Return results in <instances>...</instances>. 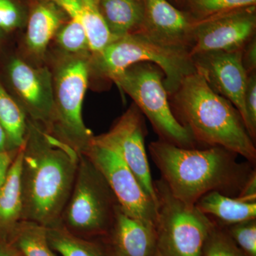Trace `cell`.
I'll list each match as a JSON object with an SVG mask.
<instances>
[{
  "mask_svg": "<svg viewBox=\"0 0 256 256\" xmlns=\"http://www.w3.org/2000/svg\"><path fill=\"white\" fill-rule=\"evenodd\" d=\"M4 34L2 32L0 31V44H1L2 40Z\"/></svg>",
  "mask_w": 256,
  "mask_h": 256,
  "instance_id": "35",
  "label": "cell"
},
{
  "mask_svg": "<svg viewBox=\"0 0 256 256\" xmlns=\"http://www.w3.org/2000/svg\"><path fill=\"white\" fill-rule=\"evenodd\" d=\"M228 235L246 256H256V220L229 226Z\"/></svg>",
  "mask_w": 256,
  "mask_h": 256,
  "instance_id": "27",
  "label": "cell"
},
{
  "mask_svg": "<svg viewBox=\"0 0 256 256\" xmlns=\"http://www.w3.org/2000/svg\"><path fill=\"white\" fill-rule=\"evenodd\" d=\"M256 0H188L184 11L194 22L233 10L256 6Z\"/></svg>",
  "mask_w": 256,
  "mask_h": 256,
  "instance_id": "24",
  "label": "cell"
},
{
  "mask_svg": "<svg viewBox=\"0 0 256 256\" xmlns=\"http://www.w3.org/2000/svg\"><path fill=\"white\" fill-rule=\"evenodd\" d=\"M22 151V220L54 225L72 193L80 154L28 119Z\"/></svg>",
  "mask_w": 256,
  "mask_h": 256,
  "instance_id": "1",
  "label": "cell"
},
{
  "mask_svg": "<svg viewBox=\"0 0 256 256\" xmlns=\"http://www.w3.org/2000/svg\"><path fill=\"white\" fill-rule=\"evenodd\" d=\"M242 62L249 74L256 72V38L252 37L242 50Z\"/></svg>",
  "mask_w": 256,
  "mask_h": 256,
  "instance_id": "29",
  "label": "cell"
},
{
  "mask_svg": "<svg viewBox=\"0 0 256 256\" xmlns=\"http://www.w3.org/2000/svg\"><path fill=\"white\" fill-rule=\"evenodd\" d=\"M0 256H22L18 248L10 242H0Z\"/></svg>",
  "mask_w": 256,
  "mask_h": 256,
  "instance_id": "32",
  "label": "cell"
},
{
  "mask_svg": "<svg viewBox=\"0 0 256 256\" xmlns=\"http://www.w3.org/2000/svg\"><path fill=\"white\" fill-rule=\"evenodd\" d=\"M46 234L50 246L62 256H110L100 245L72 233L60 222L46 227Z\"/></svg>",
  "mask_w": 256,
  "mask_h": 256,
  "instance_id": "21",
  "label": "cell"
},
{
  "mask_svg": "<svg viewBox=\"0 0 256 256\" xmlns=\"http://www.w3.org/2000/svg\"><path fill=\"white\" fill-rule=\"evenodd\" d=\"M170 102L175 118L197 144L220 146L256 162L255 142L242 114L230 101L214 92L200 74L194 72L184 79Z\"/></svg>",
  "mask_w": 256,
  "mask_h": 256,
  "instance_id": "3",
  "label": "cell"
},
{
  "mask_svg": "<svg viewBox=\"0 0 256 256\" xmlns=\"http://www.w3.org/2000/svg\"><path fill=\"white\" fill-rule=\"evenodd\" d=\"M10 242L22 256H56L47 238L46 227L36 222L22 220Z\"/></svg>",
  "mask_w": 256,
  "mask_h": 256,
  "instance_id": "22",
  "label": "cell"
},
{
  "mask_svg": "<svg viewBox=\"0 0 256 256\" xmlns=\"http://www.w3.org/2000/svg\"><path fill=\"white\" fill-rule=\"evenodd\" d=\"M146 131L143 114L133 104L110 130L102 134L117 149L143 190L158 205L144 146Z\"/></svg>",
  "mask_w": 256,
  "mask_h": 256,
  "instance_id": "12",
  "label": "cell"
},
{
  "mask_svg": "<svg viewBox=\"0 0 256 256\" xmlns=\"http://www.w3.org/2000/svg\"><path fill=\"white\" fill-rule=\"evenodd\" d=\"M99 10L110 34L120 38L140 30L144 0H100Z\"/></svg>",
  "mask_w": 256,
  "mask_h": 256,
  "instance_id": "19",
  "label": "cell"
},
{
  "mask_svg": "<svg viewBox=\"0 0 256 256\" xmlns=\"http://www.w3.org/2000/svg\"><path fill=\"white\" fill-rule=\"evenodd\" d=\"M194 21L168 0H144L141 34L151 41L191 52Z\"/></svg>",
  "mask_w": 256,
  "mask_h": 256,
  "instance_id": "14",
  "label": "cell"
},
{
  "mask_svg": "<svg viewBox=\"0 0 256 256\" xmlns=\"http://www.w3.org/2000/svg\"><path fill=\"white\" fill-rule=\"evenodd\" d=\"M54 40L64 56H92L86 32L77 20L69 18L58 28Z\"/></svg>",
  "mask_w": 256,
  "mask_h": 256,
  "instance_id": "23",
  "label": "cell"
},
{
  "mask_svg": "<svg viewBox=\"0 0 256 256\" xmlns=\"http://www.w3.org/2000/svg\"><path fill=\"white\" fill-rule=\"evenodd\" d=\"M237 197L245 202H256V171L250 175Z\"/></svg>",
  "mask_w": 256,
  "mask_h": 256,
  "instance_id": "30",
  "label": "cell"
},
{
  "mask_svg": "<svg viewBox=\"0 0 256 256\" xmlns=\"http://www.w3.org/2000/svg\"><path fill=\"white\" fill-rule=\"evenodd\" d=\"M108 235L110 256H158L156 226L130 216L120 206Z\"/></svg>",
  "mask_w": 256,
  "mask_h": 256,
  "instance_id": "15",
  "label": "cell"
},
{
  "mask_svg": "<svg viewBox=\"0 0 256 256\" xmlns=\"http://www.w3.org/2000/svg\"><path fill=\"white\" fill-rule=\"evenodd\" d=\"M90 55L64 56L53 74L54 111L48 133L82 154L94 134L82 118L92 74Z\"/></svg>",
  "mask_w": 256,
  "mask_h": 256,
  "instance_id": "5",
  "label": "cell"
},
{
  "mask_svg": "<svg viewBox=\"0 0 256 256\" xmlns=\"http://www.w3.org/2000/svg\"><path fill=\"white\" fill-rule=\"evenodd\" d=\"M69 18L58 5L50 0H34L26 23L25 44L35 58L46 55L56 34Z\"/></svg>",
  "mask_w": 256,
  "mask_h": 256,
  "instance_id": "16",
  "label": "cell"
},
{
  "mask_svg": "<svg viewBox=\"0 0 256 256\" xmlns=\"http://www.w3.org/2000/svg\"><path fill=\"white\" fill-rule=\"evenodd\" d=\"M28 14L18 0H0V31L10 33L26 26Z\"/></svg>",
  "mask_w": 256,
  "mask_h": 256,
  "instance_id": "26",
  "label": "cell"
},
{
  "mask_svg": "<svg viewBox=\"0 0 256 256\" xmlns=\"http://www.w3.org/2000/svg\"><path fill=\"white\" fill-rule=\"evenodd\" d=\"M0 124L8 137L10 149L18 150L26 140L28 118L22 106L0 82Z\"/></svg>",
  "mask_w": 256,
  "mask_h": 256,
  "instance_id": "20",
  "label": "cell"
},
{
  "mask_svg": "<svg viewBox=\"0 0 256 256\" xmlns=\"http://www.w3.org/2000/svg\"><path fill=\"white\" fill-rule=\"evenodd\" d=\"M246 114V128L256 142V72L248 75L246 88L244 96Z\"/></svg>",
  "mask_w": 256,
  "mask_h": 256,
  "instance_id": "28",
  "label": "cell"
},
{
  "mask_svg": "<svg viewBox=\"0 0 256 256\" xmlns=\"http://www.w3.org/2000/svg\"><path fill=\"white\" fill-rule=\"evenodd\" d=\"M168 1H169L171 4L174 5L175 6L178 8V9L183 10L184 11L188 0H168Z\"/></svg>",
  "mask_w": 256,
  "mask_h": 256,
  "instance_id": "34",
  "label": "cell"
},
{
  "mask_svg": "<svg viewBox=\"0 0 256 256\" xmlns=\"http://www.w3.org/2000/svg\"><path fill=\"white\" fill-rule=\"evenodd\" d=\"M242 52H210L192 57L196 72L214 92L236 108L246 127L244 96L248 74L242 65Z\"/></svg>",
  "mask_w": 256,
  "mask_h": 256,
  "instance_id": "13",
  "label": "cell"
},
{
  "mask_svg": "<svg viewBox=\"0 0 256 256\" xmlns=\"http://www.w3.org/2000/svg\"><path fill=\"white\" fill-rule=\"evenodd\" d=\"M195 206L223 226L256 218V202H245L220 192H208L196 202Z\"/></svg>",
  "mask_w": 256,
  "mask_h": 256,
  "instance_id": "18",
  "label": "cell"
},
{
  "mask_svg": "<svg viewBox=\"0 0 256 256\" xmlns=\"http://www.w3.org/2000/svg\"><path fill=\"white\" fill-rule=\"evenodd\" d=\"M22 159L20 148L0 188V242H10L16 226L22 220Z\"/></svg>",
  "mask_w": 256,
  "mask_h": 256,
  "instance_id": "17",
  "label": "cell"
},
{
  "mask_svg": "<svg viewBox=\"0 0 256 256\" xmlns=\"http://www.w3.org/2000/svg\"><path fill=\"white\" fill-rule=\"evenodd\" d=\"M118 206L100 171L85 154H80L73 188L60 216L62 224L84 238L108 235Z\"/></svg>",
  "mask_w": 256,
  "mask_h": 256,
  "instance_id": "7",
  "label": "cell"
},
{
  "mask_svg": "<svg viewBox=\"0 0 256 256\" xmlns=\"http://www.w3.org/2000/svg\"><path fill=\"white\" fill-rule=\"evenodd\" d=\"M203 256H246L230 238L216 223L208 236Z\"/></svg>",
  "mask_w": 256,
  "mask_h": 256,
  "instance_id": "25",
  "label": "cell"
},
{
  "mask_svg": "<svg viewBox=\"0 0 256 256\" xmlns=\"http://www.w3.org/2000/svg\"><path fill=\"white\" fill-rule=\"evenodd\" d=\"M158 256H203L215 222L195 205L175 198L162 180L154 182Z\"/></svg>",
  "mask_w": 256,
  "mask_h": 256,
  "instance_id": "8",
  "label": "cell"
},
{
  "mask_svg": "<svg viewBox=\"0 0 256 256\" xmlns=\"http://www.w3.org/2000/svg\"><path fill=\"white\" fill-rule=\"evenodd\" d=\"M82 154L104 176L122 212L156 226L158 205L143 190L118 151L104 134L94 136Z\"/></svg>",
  "mask_w": 256,
  "mask_h": 256,
  "instance_id": "9",
  "label": "cell"
},
{
  "mask_svg": "<svg viewBox=\"0 0 256 256\" xmlns=\"http://www.w3.org/2000/svg\"><path fill=\"white\" fill-rule=\"evenodd\" d=\"M12 150L10 149L9 141L4 129L0 124V152Z\"/></svg>",
  "mask_w": 256,
  "mask_h": 256,
  "instance_id": "33",
  "label": "cell"
},
{
  "mask_svg": "<svg viewBox=\"0 0 256 256\" xmlns=\"http://www.w3.org/2000/svg\"><path fill=\"white\" fill-rule=\"evenodd\" d=\"M18 150L0 152V188L4 182L10 166L18 154Z\"/></svg>",
  "mask_w": 256,
  "mask_h": 256,
  "instance_id": "31",
  "label": "cell"
},
{
  "mask_svg": "<svg viewBox=\"0 0 256 256\" xmlns=\"http://www.w3.org/2000/svg\"><path fill=\"white\" fill-rule=\"evenodd\" d=\"M256 5L196 22L190 53L240 52L256 36Z\"/></svg>",
  "mask_w": 256,
  "mask_h": 256,
  "instance_id": "10",
  "label": "cell"
},
{
  "mask_svg": "<svg viewBox=\"0 0 256 256\" xmlns=\"http://www.w3.org/2000/svg\"><path fill=\"white\" fill-rule=\"evenodd\" d=\"M164 80V74L158 66L142 62L128 67L112 82L132 99L159 140L182 148H196L198 144L191 132L173 114Z\"/></svg>",
  "mask_w": 256,
  "mask_h": 256,
  "instance_id": "6",
  "label": "cell"
},
{
  "mask_svg": "<svg viewBox=\"0 0 256 256\" xmlns=\"http://www.w3.org/2000/svg\"><path fill=\"white\" fill-rule=\"evenodd\" d=\"M150 62L164 76V86L172 95L184 79L196 72L190 50L166 46L140 33L114 38L99 54L92 57V74L112 82L133 64Z\"/></svg>",
  "mask_w": 256,
  "mask_h": 256,
  "instance_id": "4",
  "label": "cell"
},
{
  "mask_svg": "<svg viewBox=\"0 0 256 256\" xmlns=\"http://www.w3.org/2000/svg\"><path fill=\"white\" fill-rule=\"evenodd\" d=\"M8 76L14 98L28 119L48 132L54 111L52 72L47 67L14 57L8 64Z\"/></svg>",
  "mask_w": 256,
  "mask_h": 256,
  "instance_id": "11",
  "label": "cell"
},
{
  "mask_svg": "<svg viewBox=\"0 0 256 256\" xmlns=\"http://www.w3.org/2000/svg\"><path fill=\"white\" fill-rule=\"evenodd\" d=\"M148 148L172 194L188 205H195L212 191L238 196L255 171L238 163L236 154L220 146L182 148L158 140Z\"/></svg>",
  "mask_w": 256,
  "mask_h": 256,
  "instance_id": "2",
  "label": "cell"
}]
</instances>
